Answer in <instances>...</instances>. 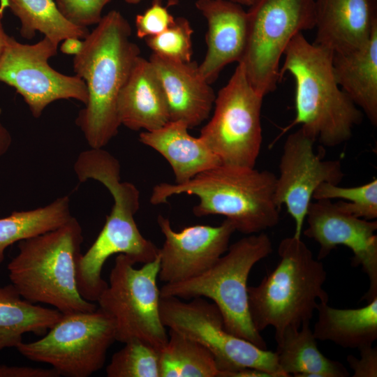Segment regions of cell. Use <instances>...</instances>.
<instances>
[{
	"instance_id": "7c38bea8",
	"label": "cell",
	"mask_w": 377,
	"mask_h": 377,
	"mask_svg": "<svg viewBox=\"0 0 377 377\" xmlns=\"http://www.w3.org/2000/svg\"><path fill=\"white\" fill-rule=\"evenodd\" d=\"M263 98L250 84L238 63L216 96L213 115L199 136L222 164L255 167L263 142Z\"/></svg>"
},
{
	"instance_id": "9a60e30c",
	"label": "cell",
	"mask_w": 377,
	"mask_h": 377,
	"mask_svg": "<svg viewBox=\"0 0 377 377\" xmlns=\"http://www.w3.org/2000/svg\"><path fill=\"white\" fill-rule=\"evenodd\" d=\"M308 227L303 234L319 245L317 258L322 260L339 245L353 253L351 264L361 266L369 286L362 300L377 297V222L355 216L331 200H317L309 204L306 215Z\"/></svg>"
},
{
	"instance_id": "30bf717a",
	"label": "cell",
	"mask_w": 377,
	"mask_h": 377,
	"mask_svg": "<svg viewBox=\"0 0 377 377\" xmlns=\"http://www.w3.org/2000/svg\"><path fill=\"white\" fill-rule=\"evenodd\" d=\"M159 311L165 327L199 342L211 352L221 377H230L234 372L247 368L266 371L272 377H286L275 352L228 332L213 302L202 297L184 302L175 297H161Z\"/></svg>"
},
{
	"instance_id": "e575fe53",
	"label": "cell",
	"mask_w": 377,
	"mask_h": 377,
	"mask_svg": "<svg viewBox=\"0 0 377 377\" xmlns=\"http://www.w3.org/2000/svg\"><path fill=\"white\" fill-rule=\"evenodd\" d=\"M54 369L0 364V377H58Z\"/></svg>"
},
{
	"instance_id": "4dcf8cb0",
	"label": "cell",
	"mask_w": 377,
	"mask_h": 377,
	"mask_svg": "<svg viewBox=\"0 0 377 377\" xmlns=\"http://www.w3.org/2000/svg\"><path fill=\"white\" fill-rule=\"evenodd\" d=\"M193 30L185 17H177L163 32L145 38L154 54L168 59L189 62L193 54L191 36Z\"/></svg>"
},
{
	"instance_id": "2e32d148",
	"label": "cell",
	"mask_w": 377,
	"mask_h": 377,
	"mask_svg": "<svg viewBox=\"0 0 377 377\" xmlns=\"http://www.w3.org/2000/svg\"><path fill=\"white\" fill-rule=\"evenodd\" d=\"M157 223L165 237L158 249V278L165 283L188 279L207 270L227 251L236 231L226 219L217 226L195 225L179 232L163 215L158 216Z\"/></svg>"
},
{
	"instance_id": "5b68a950",
	"label": "cell",
	"mask_w": 377,
	"mask_h": 377,
	"mask_svg": "<svg viewBox=\"0 0 377 377\" xmlns=\"http://www.w3.org/2000/svg\"><path fill=\"white\" fill-rule=\"evenodd\" d=\"M276 267L255 286H248L249 310L259 332L267 327L275 335L310 322L319 302L329 301L323 289L327 272L301 238L283 239Z\"/></svg>"
},
{
	"instance_id": "836d02e7",
	"label": "cell",
	"mask_w": 377,
	"mask_h": 377,
	"mask_svg": "<svg viewBox=\"0 0 377 377\" xmlns=\"http://www.w3.org/2000/svg\"><path fill=\"white\" fill-rule=\"evenodd\" d=\"M360 357L353 355L346 357L347 362L353 371V377L377 376V347L373 345L359 349Z\"/></svg>"
},
{
	"instance_id": "d6a6232c",
	"label": "cell",
	"mask_w": 377,
	"mask_h": 377,
	"mask_svg": "<svg viewBox=\"0 0 377 377\" xmlns=\"http://www.w3.org/2000/svg\"><path fill=\"white\" fill-rule=\"evenodd\" d=\"M175 19L162 0H153L147 9L135 17L136 36L145 39L157 35L172 25Z\"/></svg>"
},
{
	"instance_id": "60d3db41",
	"label": "cell",
	"mask_w": 377,
	"mask_h": 377,
	"mask_svg": "<svg viewBox=\"0 0 377 377\" xmlns=\"http://www.w3.org/2000/svg\"><path fill=\"white\" fill-rule=\"evenodd\" d=\"M126 3L129 4H138L140 3L142 0H124Z\"/></svg>"
},
{
	"instance_id": "d4e9b609",
	"label": "cell",
	"mask_w": 377,
	"mask_h": 377,
	"mask_svg": "<svg viewBox=\"0 0 377 377\" xmlns=\"http://www.w3.org/2000/svg\"><path fill=\"white\" fill-rule=\"evenodd\" d=\"M62 315L26 300L11 283L0 287V350L16 348L24 333L45 334Z\"/></svg>"
},
{
	"instance_id": "74e56055",
	"label": "cell",
	"mask_w": 377,
	"mask_h": 377,
	"mask_svg": "<svg viewBox=\"0 0 377 377\" xmlns=\"http://www.w3.org/2000/svg\"><path fill=\"white\" fill-rule=\"evenodd\" d=\"M6 8H8L7 0H0V55L1 54L3 49L5 48L10 37L5 32L2 24V19L3 17L4 10Z\"/></svg>"
},
{
	"instance_id": "5bb4252c",
	"label": "cell",
	"mask_w": 377,
	"mask_h": 377,
	"mask_svg": "<svg viewBox=\"0 0 377 377\" xmlns=\"http://www.w3.org/2000/svg\"><path fill=\"white\" fill-rule=\"evenodd\" d=\"M316 140L302 127L288 135L283 147L276 177L274 202L287 208L295 222L293 236L301 238L313 194L328 182L339 184L344 177L341 161L323 160L314 150Z\"/></svg>"
},
{
	"instance_id": "f35d334b",
	"label": "cell",
	"mask_w": 377,
	"mask_h": 377,
	"mask_svg": "<svg viewBox=\"0 0 377 377\" xmlns=\"http://www.w3.org/2000/svg\"><path fill=\"white\" fill-rule=\"evenodd\" d=\"M230 377H272V376L262 370L247 368L234 372Z\"/></svg>"
},
{
	"instance_id": "9c48e42d",
	"label": "cell",
	"mask_w": 377,
	"mask_h": 377,
	"mask_svg": "<svg viewBox=\"0 0 377 377\" xmlns=\"http://www.w3.org/2000/svg\"><path fill=\"white\" fill-rule=\"evenodd\" d=\"M124 254H118L109 283L96 302L114 322L117 341H140L161 350L168 339L159 311L157 286L159 258L135 268Z\"/></svg>"
},
{
	"instance_id": "f1b7e54d",
	"label": "cell",
	"mask_w": 377,
	"mask_h": 377,
	"mask_svg": "<svg viewBox=\"0 0 377 377\" xmlns=\"http://www.w3.org/2000/svg\"><path fill=\"white\" fill-rule=\"evenodd\" d=\"M124 344L112 356L108 377H160V350L140 341Z\"/></svg>"
},
{
	"instance_id": "1f68e13d",
	"label": "cell",
	"mask_w": 377,
	"mask_h": 377,
	"mask_svg": "<svg viewBox=\"0 0 377 377\" xmlns=\"http://www.w3.org/2000/svg\"><path fill=\"white\" fill-rule=\"evenodd\" d=\"M61 14L73 24L87 27L97 24L111 0H54Z\"/></svg>"
},
{
	"instance_id": "7a4b0ae2",
	"label": "cell",
	"mask_w": 377,
	"mask_h": 377,
	"mask_svg": "<svg viewBox=\"0 0 377 377\" xmlns=\"http://www.w3.org/2000/svg\"><path fill=\"white\" fill-rule=\"evenodd\" d=\"M280 66L281 79L286 73L295 85V117L283 132L295 125L322 146L334 147L348 140L364 114L339 85L333 68L334 52L310 43L302 32L288 45Z\"/></svg>"
},
{
	"instance_id": "8fae6325",
	"label": "cell",
	"mask_w": 377,
	"mask_h": 377,
	"mask_svg": "<svg viewBox=\"0 0 377 377\" xmlns=\"http://www.w3.org/2000/svg\"><path fill=\"white\" fill-rule=\"evenodd\" d=\"M115 341L112 319L98 308L64 313L40 339L22 341L16 348L28 360L50 365L60 376L88 377L103 367Z\"/></svg>"
},
{
	"instance_id": "cb8c5ba5",
	"label": "cell",
	"mask_w": 377,
	"mask_h": 377,
	"mask_svg": "<svg viewBox=\"0 0 377 377\" xmlns=\"http://www.w3.org/2000/svg\"><path fill=\"white\" fill-rule=\"evenodd\" d=\"M316 311L318 318L312 332L317 340L360 349L377 339V297L357 309H337L319 302Z\"/></svg>"
},
{
	"instance_id": "277c9868",
	"label": "cell",
	"mask_w": 377,
	"mask_h": 377,
	"mask_svg": "<svg viewBox=\"0 0 377 377\" xmlns=\"http://www.w3.org/2000/svg\"><path fill=\"white\" fill-rule=\"evenodd\" d=\"M82 242V228L74 216L55 230L19 242L18 253L7 266L11 284L26 300L49 304L63 314L96 310L77 286Z\"/></svg>"
},
{
	"instance_id": "603a6c76",
	"label": "cell",
	"mask_w": 377,
	"mask_h": 377,
	"mask_svg": "<svg viewBox=\"0 0 377 377\" xmlns=\"http://www.w3.org/2000/svg\"><path fill=\"white\" fill-rule=\"evenodd\" d=\"M304 323L297 328L287 327L274 336L275 354L286 377H346L349 372L341 362L330 360L319 350L317 339L309 325Z\"/></svg>"
},
{
	"instance_id": "7402d4cb",
	"label": "cell",
	"mask_w": 377,
	"mask_h": 377,
	"mask_svg": "<svg viewBox=\"0 0 377 377\" xmlns=\"http://www.w3.org/2000/svg\"><path fill=\"white\" fill-rule=\"evenodd\" d=\"M337 81L372 125H377V26L369 41L348 53H334Z\"/></svg>"
},
{
	"instance_id": "ffe728a7",
	"label": "cell",
	"mask_w": 377,
	"mask_h": 377,
	"mask_svg": "<svg viewBox=\"0 0 377 377\" xmlns=\"http://www.w3.org/2000/svg\"><path fill=\"white\" fill-rule=\"evenodd\" d=\"M121 125L151 131L170 121L167 98L161 82L149 59L139 57L117 99Z\"/></svg>"
},
{
	"instance_id": "83f0119b",
	"label": "cell",
	"mask_w": 377,
	"mask_h": 377,
	"mask_svg": "<svg viewBox=\"0 0 377 377\" xmlns=\"http://www.w3.org/2000/svg\"><path fill=\"white\" fill-rule=\"evenodd\" d=\"M160 377H221L211 352L173 330L159 354Z\"/></svg>"
},
{
	"instance_id": "52a82bcc",
	"label": "cell",
	"mask_w": 377,
	"mask_h": 377,
	"mask_svg": "<svg viewBox=\"0 0 377 377\" xmlns=\"http://www.w3.org/2000/svg\"><path fill=\"white\" fill-rule=\"evenodd\" d=\"M272 251V242L267 234L249 235L229 246L215 264L200 275L165 283L160 295L184 300L208 298L219 309L228 332L267 349L251 319L247 281L253 267Z\"/></svg>"
},
{
	"instance_id": "8992f818",
	"label": "cell",
	"mask_w": 377,
	"mask_h": 377,
	"mask_svg": "<svg viewBox=\"0 0 377 377\" xmlns=\"http://www.w3.org/2000/svg\"><path fill=\"white\" fill-rule=\"evenodd\" d=\"M119 161L112 155L96 158L89 165V179L102 184L113 198V206L96 240L79 256L75 269L77 288L86 300L97 302L108 283L102 278L107 260L124 254L135 264H145L158 256V248L139 230L135 215L140 207V192L132 183L121 182Z\"/></svg>"
},
{
	"instance_id": "f546056e",
	"label": "cell",
	"mask_w": 377,
	"mask_h": 377,
	"mask_svg": "<svg viewBox=\"0 0 377 377\" xmlns=\"http://www.w3.org/2000/svg\"><path fill=\"white\" fill-rule=\"evenodd\" d=\"M313 199H339V206L349 214L367 220L377 218V179L358 186L343 187L328 182L320 184L313 194Z\"/></svg>"
},
{
	"instance_id": "44dd1931",
	"label": "cell",
	"mask_w": 377,
	"mask_h": 377,
	"mask_svg": "<svg viewBox=\"0 0 377 377\" xmlns=\"http://www.w3.org/2000/svg\"><path fill=\"white\" fill-rule=\"evenodd\" d=\"M188 129L181 121H169L158 129L143 131L139 135L141 143L158 151L169 163L176 184H184L222 164L205 142L190 135Z\"/></svg>"
},
{
	"instance_id": "6da1fadb",
	"label": "cell",
	"mask_w": 377,
	"mask_h": 377,
	"mask_svg": "<svg viewBox=\"0 0 377 377\" xmlns=\"http://www.w3.org/2000/svg\"><path fill=\"white\" fill-rule=\"evenodd\" d=\"M128 21L112 10L103 15L83 39L73 66L87 91V101L75 119L90 148H103L121 126L117 99L138 58L139 47L131 39Z\"/></svg>"
},
{
	"instance_id": "ba28073f",
	"label": "cell",
	"mask_w": 377,
	"mask_h": 377,
	"mask_svg": "<svg viewBox=\"0 0 377 377\" xmlns=\"http://www.w3.org/2000/svg\"><path fill=\"white\" fill-rule=\"evenodd\" d=\"M249 7L246 43L239 63L252 87L265 96L281 80L280 59L292 38L315 28V0H255Z\"/></svg>"
},
{
	"instance_id": "4316f807",
	"label": "cell",
	"mask_w": 377,
	"mask_h": 377,
	"mask_svg": "<svg viewBox=\"0 0 377 377\" xmlns=\"http://www.w3.org/2000/svg\"><path fill=\"white\" fill-rule=\"evenodd\" d=\"M71 214L68 195L34 209L15 211L0 219V264L6 248L15 242L55 230L68 222Z\"/></svg>"
},
{
	"instance_id": "d6986e66",
	"label": "cell",
	"mask_w": 377,
	"mask_h": 377,
	"mask_svg": "<svg viewBox=\"0 0 377 377\" xmlns=\"http://www.w3.org/2000/svg\"><path fill=\"white\" fill-rule=\"evenodd\" d=\"M377 0H315L313 43L334 53L362 47L377 26Z\"/></svg>"
},
{
	"instance_id": "3957f363",
	"label": "cell",
	"mask_w": 377,
	"mask_h": 377,
	"mask_svg": "<svg viewBox=\"0 0 377 377\" xmlns=\"http://www.w3.org/2000/svg\"><path fill=\"white\" fill-rule=\"evenodd\" d=\"M276 176L269 170L221 164L184 184L160 183L152 190L150 202L165 203L182 193L196 195L195 216L222 215L235 230L253 235L276 226L280 209L274 202Z\"/></svg>"
},
{
	"instance_id": "d590c367",
	"label": "cell",
	"mask_w": 377,
	"mask_h": 377,
	"mask_svg": "<svg viewBox=\"0 0 377 377\" xmlns=\"http://www.w3.org/2000/svg\"><path fill=\"white\" fill-rule=\"evenodd\" d=\"M83 40L77 38H67L61 41L60 51L68 55H77L82 50Z\"/></svg>"
},
{
	"instance_id": "484cf974",
	"label": "cell",
	"mask_w": 377,
	"mask_h": 377,
	"mask_svg": "<svg viewBox=\"0 0 377 377\" xmlns=\"http://www.w3.org/2000/svg\"><path fill=\"white\" fill-rule=\"evenodd\" d=\"M8 8L20 21V35L32 39L37 31L58 46L65 38L84 39L87 27L75 25L59 11L54 0H7Z\"/></svg>"
},
{
	"instance_id": "e0dca14e",
	"label": "cell",
	"mask_w": 377,
	"mask_h": 377,
	"mask_svg": "<svg viewBox=\"0 0 377 377\" xmlns=\"http://www.w3.org/2000/svg\"><path fill=\"white\" fill-rule=\"evenodd\" d=\"M195 5L207 22V50L198 68L211 84L227 65L240 61L246 43L247 12L228 0H197Z\"/></svg>"
},
{
	"instance_id": "4fadbf2b",
	"label": "cell",
	"mask_w": 377,
	"mask_h": 377,
	"mask_svg": "<svg viewBox=\"0 0 377 377\" xmlns=\"http://www.w3.org/2000/svg\"><path fill=\"white\" fill-rule=\"evenodd\" d=\"M58 46L43 37L34 44H23L10 36L0 55V82L15 89L35 118L52 102L77 100L84 105L87 91L82 79L59 73L49 64Z\"/></svg>"
},
{
	"instance_id": "8d00e7d4",
	"label": "cell",
	"mask_w": 377,
	"mask_h": 377,
	"mask_svg": "<svg viewBox=\"0 0 377 377\" xmlns=\"http://www.w3.org/2000/svg\"><path fill=\"white\" fill-rule=\"evenodd\" d=\"M11 142L10 133L0 121V156L4 155L8 151Z\"/></svg>"
},
{
	"instance_id": "ac0fdd59",
	"label": "cell",
	"mask_w": 377,
	"mask_h": 377,
	"mask_svg": "<svg viewBox=\"0 0 377 377\" xmlns=\"http://www.w3.org/2000/svg\"><path fill=\"white\" fill-rule=\"evenodd\" d=\"M149 60L164 89L170 121H181L192 128L206 120L216 95L202 76L197 63L174 61L154 53Z\"/></svg>"
},
{
	"instance_id": "ab89813d",
	"label": "cell",
	"mask_w": 377,
	"mask_h": 377,
	"mask_svg": "<svg viewBox=\"0 0 377 377\" xmlns=\"http://www.w3.org/2000/svg\"><path fill=\"white\" fill-rule=\"evenodd\" d=\"M237 3H239L242 6H250L255 0H228Z\"/></svg>"
}]
</instances>
